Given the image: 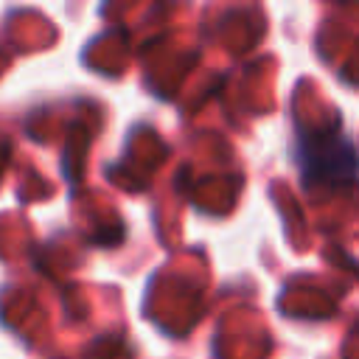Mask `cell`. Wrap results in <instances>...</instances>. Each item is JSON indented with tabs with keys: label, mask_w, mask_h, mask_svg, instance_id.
<instances>
[{
	"label": "cell",
	"mask_w": 359,
	"mask_h": 359,
	"mask_svg": "<svg viewBox=\"0 0 359 359\" xmlns=\"http://www.w3.org/2000/svg\"><path fill=\"white\" fill-rule=\"evenodd\" d=\"M300 174L309 182H351L359 174L356 149L348 137L334 132H300Z\"/></svg>",
	"instance_id": "obj_1"
}]
</instances>
